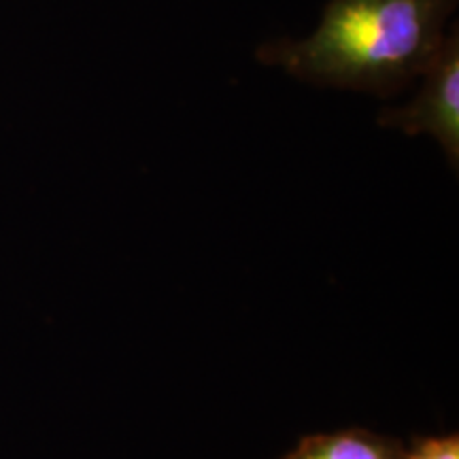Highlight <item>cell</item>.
Here are the masks:
<instances>
[{"instance_id":"3","label":"cell","mask_w":459,"mask_h":459,"mask_svg":"<svg viewBox=\"0 0 459 459\" xmlns=\"http://www.w3.org/2000/svg\"><path fill=\"white\" fill-rule=\"evenodd\" d=\"M402 451L398 440L353 428L307 436L283 459H400Z\"/></svg>"},{"instance_id":"1","label":"cell","mask_w":459,"mask_h":459,"mask_svg":"<svg viewBox=\"0 0 459 459\" xmlns=\"http://www.w3.org/2000/svg\"><path fill=\"white\" fill-rule=\"evenodd\" d=\"M459 0H328L307 37L257 45L255 60L298 83L392 100L449 37Z\"/></svg>"},{"instance_id":"4","label":"cell","mask_w":459,"mask_h":459,"mask_svg":"<svg viewBox=\"0 0 459 459\" xmlns=\"http://www.w3.org/2000/svg\"><path fill=\"white\" fill-rule=\"evenodd\" d=\"M400 459H459V438L457 434H446L412 440Z\"/></svg>"},{"instance_id":"2","label":"cell","mask_w":459,"mask_h":459,"mask_svg":"<svg viewBox=\"0 0 459 459\" xmlns=\"http://www.w3.org/2000/svg\"><path fill=\"white\" fill-rule=\"evenodd\" d=\"M415 94L402 105H387L377 113L378 128L400 132L404 136H428L453 170L459 169V28L453 24L443 48L434 56Z\"/></svg>"}]
</instances>
